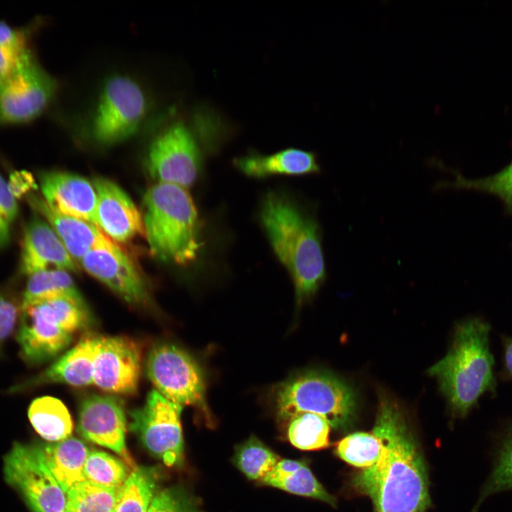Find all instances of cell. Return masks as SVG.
<instances>
[{
    "label": "cell",
    "mask_w": 512,
    "mask_h": 512,
    "mask_svg": "<svg viewBox=\"0 0 512 512\" xmlns=\"http://www.w3.org/2000/svg\"><path fill=\"white\" fill-rule=\"evenodd\" d=\"M330 427L324 417L302 412L289 420L287 437L291 444L299 449H321L329 444Z\"/></svg>",
    "instance_id": "cell-28"
},
{
    "label": "cell",
    "mask_w": 512,
    "mask_h": 512,
    "mask_svg": "<svg viewBox=\"0 0 512 512\" xmlns=\"http://www.w3.org/2000/svg\"><path fill=\"white\" fill-rule=\"evenodd\" d=\"M18 203L8 182L0 174V249L9 242L12 225L18 215Z\"/></svg>",
    "instance_id": "cell-35"
},
{
    "label": "cell",
    "mask_w": 512,
    "mask_h": 512,
    "mask_svg": "<svg viewBox=\"0 0 512 512\" xmlns=\"http://www.w3.org/2000/svg\"><path fill=\"white\" fill-rule=\"evenodd\" d=\"M98 336L87 335L38 375L12 386L17 393L47 383H64L75 387L93 384L94 358Z\"/></svg>",
    "instance_id": "cell-19"
},
{
    "label": "cell",
    "mask_w": 512,
    "mask_h": 512,
    "mask_svg": "<svg viewBox=\"0 0 512 512\" xmlns=\"http://www.w3.org/2000/svg\"><path fill=\"white\" fill-rule=\"evenodd\" d=\"M276 408L284 421L299 413L311 412L324 417L334 429L347 430L356 417L357 401L353 389L336 376L307 370L279 386Z\"/></svg>",
    "instance_id": "cell-6"
},
{
    "label": "cell",
    "mask_w": 512,
    "mask_h": 512,
    "mask_svg": "<svg viewBox=\"0 0 512 512\" xmlns=\"http://www.w3.org/2000/svg\"><path fill=\"white\" fill-rule=\"evenodd\" d=\"M182 409L154 389L142 407L129 412V429L149 452L168 466L178 464L183 458Z\"/></svg>",
    "instance_id": "cell-11"
},
{
    "label": "cell",
    "mask_w": 512,
    "mask_h": 512,
    "mask_svg": "<svg viewBox=\"0 0 512 512\" xmlns=\"http://www.w3.org/2000/svg\"><path fill=\"white\" fill-rule=\"evenodd\" d=\"M79 263L89 274L129 304L149 303V297L141 274L120 247L92 250Z\"/></svg>",
    "instance_id": "cell-14"
},
{
    "label": "cell",
    "mask_w": 512,
    "mask_h": 512,
    "mask_svg": "<svg viewBox=\"0 0 512 512\" xmlns=\"http://www.w3.org/2000/svg\"><path fill=\"white\" fill-rule=\"evenodd\" d=\"M146 165L156 183L186 188L196 181L201 165L198 144L193 132L181 120L161 130L151 142Z\"/></svg>",
    "instance_id": "cell-10"
},
{
    "label": "cell",
    "mask_w": 512,
    "mask_h": 512,
    "mask_svg": "<svg viewBox=\"0 0 512 512\" xmlns=\"http://www.w3.org/2000/svg\"><path fill=\"white\" fill-rule=\"evenodd\" d=\"M262 484L289 493L322 501L336 506V499L319 482L305 462L284 459L260 481Z\"/></svg>",
    "instance_id": "cell-23"
},
{
    "label": "cell",
    "mask_w": 512,
    "mask_h": 512,
    "mask_svg": "<svg viewBox=\"0 0 512 512\" xmlns=\"http://www.w3.org/2000/svg\"><path fill=\"white\" fill-rule=\"evenodd\" d=\"M157 480L154 468L137 466L119 489L114 512H147L155 496Z\"/></svg>",
    "instance_id": "cell-26"
},
{
    "label": "cell",
    "mask_w": 512,
    "mask_h": 512,
    "mask_svg": "<svg viewBox=\"0 0 512 512\" xmlns=\"http://www.w3.org/2000/svg\"><path fill=\"white\" fill-rule=\"evenodd\" d=\"M31 34L30 28H16L0 21V45Z\"/></svg>",
    "instance_id": "cell-39"
},
{
    "label": "cell",
    "mask_w": 512,
    "mask_h": 512,
    "mask_svg": "<svg viewBox=\"0 0 512 512\" xmlns=\"http://www.w3.org/2000/svg\"><path fill=\"white\" fill-rule=\"evenodd\" d=\"M502 367L498 373L501 380L512 382V336L501 335Z\"/></svg>",
    "instance_id": "cell-38"
},
{
    "label": "cell",
    "mask_w": 512,
    "mask_h": 512,
    "mask_svg": "<svg viewBox=\"0 0 512 512\" xmlns=\"http://www.w3.org/2000/svg\"><path fill=\"white\" fill-rule=\"evenodd\" d=\"M260 218L268 240L294 285L297 306L314 296L326 275L318 222L284 194L264 197Z\"/></svg>",
    "instance_id": "cell-2"
},
{
    "label": "cell",
    "mask_w": 512,
    "mask_h": 512,
    "mask_svg": "<svg viewBox=\"0 0 512 512\" xmlns=\"http://www.w3.org/2000/svg\"><path fill=\"white\" fill-rule=\"evenodd\" d=\"M233 163L245 176L255 178L318 174L321 170L315 153L297 148H288L269 155L250 152L235 158Z\"/></svg>",
    "instance_id": "cell-21"
},
{
    "label": "cell",
    "mask_w": 512,
    "mask_h": 512,
    "mask_svg": "<svg viewBox=\"0 0 512 512\" xmlns=\"http://www.w3.org/2000/svg\"><path fill=\"white\" fill-rule=\"evenodd\" d=\"M144 234L151 253L184 265L193 262L201 246L199 218L186 188L156 183L143 198Z\"/></svg>",
    "instance_id": "cell-4"
},
{
    "label": "cell",
    "mask_w": 512,
    "mask_h": 512,
    "mask_svg": "<svg viewBox=\"0 0 512 512\" xmlns=\"http://www.w3.org/2000/svg\"><path fill=\"white\" fill-rule=\"evenodd\" d=\"M39 182L43 198L52 210L95 225L97 193L92 182L58 171L42 172Z\"/></svg>",
    "instance_id": "cell-16"
},
{
    "label": "cell",
    "mask_w": 512,
    "mask_h": 512,
    "mask_svg": "<svg viewBox=\"0 0 512 512\" xmlns=\"http://www.w3.org/2000/svg\"><path fill=\"white\" fill-rule=\"evenodd\" d=\"M92 183L97 193L95 225L106 236L124 242L144 233L142 215L118 185L102 177Z\"/></svg>",
    "instance_id": "cell-15"
},
{
    "label": "cell",
    "mask_w": 512,
    "mask_h": 512,
    "mask_svg": "<svg viewBox=\"0 0 512 512\" xmlns=\"http://www.w3.org/2000/svg\"><path fill=\"white\" fill-rule=\"evenodd\" d=\"M78 267L50 225L43 218L33 217L23 232L21 272L29 277L49 270L75 272Z\"/></svg>",
    "instance_id": "cell-17"
},
{
    "label": "cell",
    "mask_w": 512,
    "mask_h": 512,
    "mask_svg": "<svg viewBox=\"0 0 512 512\" xmlns=\"http://www.w3.org/2000/svg\"><path fill=\"white\" fill-rule=\"evenodd\" d=\"M490 331V324L481 317L459 322L448 353L428 370L437 378L456 417H466L483 395L496 393Z\"/></svg>",
    "instance_id": "cell-3"
},
{
    "label": "cell",
    "mask_w": 512,
    "mask_h": 512,
    "mask_svg": "<svg viewBox=\"0 0 512 512\" xmlns=\"http://www.w3.org/2000/svg\"><path fill=\"white\" fill-rule=\"evenodd\" d=\"M16 340L22 358L29 363L37 364L65 350L72 341V334L35 306H28L21 308Z\"/></svg>",
    "instance_id": "cell-18"
},
{
    "label": "cell",
    "mask_w": 512,
    "mask_h": 512,
    "mask_svg": "<svg viewBox=\"0 0 512 512\" xmlns=\"http://www.w3.org/2000/svg\"><path fill=\"white\" fill-rule=\"evenodd\" d=\"M119 489L84 481L66 493L65 512H114Z\"/></svg>",
    "instance_id": "cell-32"
},
{
    "label": "cell",
    "mask_w": 512,
    "mask_h": 512,
    "mask_svg": "<svg viewBox=\"0 0 512 512\" xmlns=\"http://www.w3.org/2000/svg\"><path fill=\"white\" fill-rule=\"evenodd\" d=\"M31 178L28 174L25 175L23 172L16 173L13 176L14 179L11 184H9L15 196L16 193L17 194H21L33 186V182L31 180Z\"/></svg>",
    "instance_id": "cell-40"
},
{
    "label": "cell",
    "mask_w": 512,
    "mask_h": 512,
    "mask_svg": "<svg viewBox=\"0 0 512 512\" xmlns=\"http://www.w3.org/2000/svg\"><path fill=\"white\" fill-rule=\"evenodd\" d=\"M28 417L36 432L48 442L70 437L73 424L65 405L58 398L43 396L31 403Z\"/></svg>",
    "instance_id": "cell-25"
},
{
    "label": "cell",
    "mask_w": 512,
    "mask_h": 512,
    "mask_svg": "<svg viewBox=\"0 0 512 512\" xmlns=\"http://www.w3.org/2000/svg\"><path fill=\"white\" fill-rule=\"evenodd\" d=\"M27 199L30 206L53 228L76 262L92 250L119 248L94 224L55 212L43 197L31 194Z\"/></svg>",
    "instance_id": "cell-20"
},
{
    "label": "cell",
    "mask_w": 512,
    "mask_h": 512,
    "mask_svg": "<svg viewBox=\"0 0 512 512\" xmlns=\"http://www.w3.org/2000/svg\"><path fill=\"white\" fill-rule=\"evenodd\" d=\"M454 180L439 182L436 188H452L473 190L497 197L503 203L506 212L512 215V161L495 174L477 179H469L452 170Z\"/></svg>",
    "instance_id": "cell-27"
},
{
    "label": "cell",
    "mask_w": 512,
    "mask_h": 512,
    "mask_svg": "<svg viewBox=\"0 0 512 512\" xmlns=\"http://www.w3.org/2000/svg\"><path fill=\"white\" fill-rule=\"evenodd\" d=\"M57 80L32 51L0 81V125L30 122L50 105L58 91Z\"/></svg>",
    "instance_id": "cell-8"
},
{
    "label": "cell",
    "mask_w": 512,
    "mask_h": 512,
    "mask_svg": "<svg viewBox=\"0 0 512 512\" xmlns=\"http://www.w3.org/2000/svg\"><path fill=\"white\" fill-rule=\"evenodd\" d=\"M33 306L72 335L73 333L85 328L91 319L87 306L66 299L44 302Z\"/></svg>",
    "instance_id": "cell-34"
},
{
    "label": "cell",
    "mask_w": 512,
    "mask_h": 512,
    "mask_svg": "<svg viewBox=\"0 0 512 512\" xmlns=\"http://www.w3.org/2000/svg\"><path fill=\"white\" fill-rule=\"evenodd\" d=\"M18 317V309L0 294V347L12 333Z\"/></svg>",
    "instance_id": "cell-37"
},
{
    "label": "cell",
    "mask_w": 512,
    "mask_h": 512,
    "mask_svg": "<svg viewBox=\"0 0 512 512\" xmlns=\"http://www.w3.org/2000/svg\"><path fill=\"white\" fill-rule=\"evenodd\" d=\"M58 299L87 306L69 272L49 270L29 276L21 308Z\"/></svg>",
    "instance_id": "cell-24"
},
{
    "label": "cell",
    "mask_w": 512,
    "mask_h": 512,
    "mask_svg": "<svg viewBox=\"0 0 512 512\" xmlns=\"http://www.w3.org/2000/svg\"><path fill=\"white\" fill-rule=\"evenodd\" d=\"M383 448L377 462L353 479L371 499L375 512H425L430 504L423 457L404 415L391 399L380 396L372 430Z\"/></svg>",
    "instance_id": "cell-1"
},
{
    "label": "cell",
    "mask_w": 512,
    "mask_h": 512,
    "mask_svg": "<svg viewBox=\"0 0 512 512\" xmlns=\"http://www.w3.org/2000/svg\"><path fill=\"white\" fill-rule=\"evenodd\" d=\"M280 459L271 449L252 436L236 448L233 462L246 477L261 481Z\"/></svg>",
    "instance_id": "cell-30"
},
{
    "label": "cell",
    "mask_w": 512,
    "mask_h": 512,
    "mask_svg": "<svg viewBox=\"0 0 512 512\" xmlns=\"http://www.w3.org/2000/svg\"><path fill=\"white\" fill-rule=\"evenodd\" d=\"M510 489H512V421L499 439L491 471L481 490L476 508L490 496Z\"/></svg>",
    "instance_id": "cell-29"
},
{
    "label": "cell",
    "mask_w": 512,
    "mask_h": 512,
    "mask_svg": "<svg viewBox=\"0 0 512 512\" xmlns=\"http://www.w3.org/2000/svg\"><path fill=\"white\" fill-rule=\"evenodd\" d=\"M382 448L380 438L373 431L356 432L337 442L335 452L346 463L364 469L377 462Z\"/></svg>",
    "instance_id": "cell-33"
},
{
    "label": "cell",
    "mask_w": 512,
    "mask_h": 512,
    "mask_svg": "<svg viewBox=\"0 0 512 512\" xmlns=\"http://www.w3.org/2000/svg\"><path fill=\"white\" fill-rule=\"evenodd\" d=\"M147 512H191L182 496L173 489L155 495Z\"/></svg>",
    "instance_id": "cell-36"
},
{
    "label": "cell",
    "mask_w": 512,
    "mask_h": 512,
    "mask_svg": "<svg viewBox=\"0 0 512 512\" xmlns=\"http://www.w3.org/2000/svg\"><path fill=\"white\" fill-rule=\"evenodd\" d=\"M146 370L161 395L182 407H193L211 420L202 372L186 352L171 343L157 344L149 353Z\"/></svg>",
    "instance_id": "cell-7"
},
{
    "label": "cell",
    "mask_w": 512,
    "mask_h": 512,
    "mask_svg": "<svg viewBox=\"0 0 512 512\" xmlns=\"http://www.w3.org/2000/svg\"><path fill=\"white\" fill-rule=\"evenodd\" d=\"M37 446L46 465L65 494L85 481L84 466L90 450L82 441L68 437Z\"/></svg>",
    "instance_id": "cell-22"
},
{
    "label": "cell",
    "mask_w": 512,
    "mask_h": 512,
    "mask_svg": "<svg viewBox=\"0 0 512 512\" xmlns=\"http://www.w3.org/2000/svg\"><path fill=\"white\" fill-rule=\"evenodd\" d=\"M141 363L140 347L131 338L98 336L93 384L110 393L134 394L138 388Z\"/></svg>",
    "instance_id": "cell-12"
},
{
    "label": "cell",
    "mask_w": 512,
    "mask_h": 512,
    "mask_svg": "<svg viewBox=\"0 0 512 512\" xmlns=\"http://www.w3.org/2000/svg\"><path fill=\"white\" fill-rule=\"evenodd\" d=\"M122 460L107 452L90 451L84 466L85 481L103 487L119 489L130 474Z\"/></svg>",
    "instance_id": "cell-31"
},
{
    "label": "cell",
    "mask_w": 512,
    "mask_h": 512,
    "mask_svg": "<svg viewBox=\"0 0 512 512\" xmlns=\"http://www.w3.org/2000/svg\"><path fill=\"white\" fill-rule=\"evenodd\" d=\"M6 481L17 489L33 512H65L67 496L37 444H13L4 459Z\"/></svg>",
    "instance_id": "cell-9"
},
{
    "label": "cell",
    "mask_w": 512,
    "mask_h": 512,
    "mask_svg": "<svg viewBox=\"0 0 512 512\" xmlns=\"http://www.w3.org/2000/svg\"><path fill=\"white\" fill-rule=\"evenodd\" d=\"M126 424L122 402L114 396L92 395L80 404L77 423L79 434L114 452L132 471L137 466L126 445Z\"/></svg>",
    "instance_id": "cell-13"
},
{
    "label": "cell",
    "mask_w": 512,
    "mask_h": 512,
    "mask_svg": "<svg viewBox=\"0 0 512 512\" xmlns=\"http://www.w3.org/2000/svg\"><path fill=\"white\" fill-rule=\"evenodd\" d=\"M151 109V100L138 80L128 75L114 74L102 85L82 131L97 144H119L142 129Z\"/></svg>",
    "instance_id": "cell-5"
}]
</instances>
